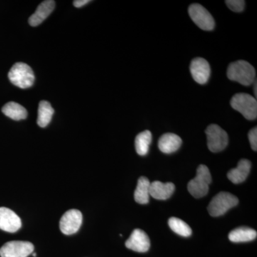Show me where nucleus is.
I'll list each match as a JSON object with an SVG mask.
<instances>
[{
  "label": "nucleus",
  "instance_id": "0eeeda50",
  "mask_svg": "<svg viewBox=\"0 0 257 257\" xmlns=\"http://www.w3.org/2000/svg\"><path fill=\"white\" fill-rule=\"evenodd\" d=\"M189 14L193 22L205 31H211L214 30V18L210 13L204 7L199 4H193L189 8Z\"/></svg>",
  "mask_w": 257,
  "mask_h": 257
},
{
  "label": "nucleus",
  "instance_id": "f03ea898",
  "mask_svg": "<svg viewBox=\"0 0 257 257\" xmlns=\"http://www.w3.org/2000/svg\"><path fill=\"white\" fill-rule=\"evenodd\" d=\"M211 176L207 166L201 165L197 170L195 178L189 182V192L195 198H202L207 195L211 182Z\"/></svg>",
  "mask_w": 257,
  "mask_h": 257
},
{
  "label": "nucleus",
  "instance_id": "b1692460",
  "mask_svg": "<svg viewBox=\"0 0 257 257\" xmlns=\"http://www.w3.org/2000/svg\"><path fill=\"white\" fill-rule=\"evenodd\" d=\"M248 140H249L250 145L253 151L257 150V128L254 127L250 130L248 134Z\"/></svg>",
  "mask_w": 257,
  "mask_h": 257
},
{
  "label": "nucleus",
  "instance_id": "ddd939ff",
  "mask_svg": "<svg viewBox=\"0 0 257 257\" xmlns=\"http://www.w3.org/2000/svg\"><path fill=\"white\" fill-rule=\"evenodd\" d=\"M175 190V184L172 182L163 183L160 181H155L150 184V197L157 200H167L173 194Z\"/></svg>",
  "mask_w": 257,
  "mask_h": 257
},
{
  "label": "nucleus",
  "instance_id": "9b49d317",
  "mask_svg": "<svg viewBox=\"0 0 257 257\" xmlns=\"http://www.w3.org/2000/svg\"><path fill=\"white\" fill-rule=\"evenodd\" d=\"M125 245L126 248L137 252H147L150 248V240L145 231L137 229L134 230Z\"/></svg>",
  "mask_w": 257,
  "mask_h": 257
},
{
  "label": "nucleus",
  "instance_id": "dca6fc26",
  "mask_svg": "<svg viewBox=\"0 0 257 257\" xmlns=\"http://www.w3.org/2000/svg\"><path fill=\"white\" fill-rule=\"evenodd\" d=\"M251 170V162L247 160H240L236 168L228 172V179L234 184L242 183L247 178Z\"/></svg>",
  "mask_w": 257,
  "mask_h": 257
},
{
  "label": "nucleus",
  "instance_id": "a878e982",
  "mask_svg": "<svg viewBox=\"0 0 257 257\" xmlns=\"http://www.w3.org/2000/svg\"><path fill=\"white\" fill-rule=\"evenodd\" d=\"M253 84H254V87H253V92H254V95L255 97H256L257 96V83L256 81L255 80L254 82H253Z\"/></svg>",
  "mask_w": 257,
  "mask_h": 257
},
{
  "label": "nucleus",
  "instance_id": "9d476101",
  "mask_svg": "<svg viewBox=\"0 0 257 257\" xmlns=\"http://www.w3.org/2000/svg\"><path fill=\"white\" fill-rule=\"evenodd\" d=\"M20 216L10 209L0 207V229L6 232L15 233L21 228Z\"/></svg>",
  "mask_w": 257,
  "mask_h": 257
},
{
  "label": "nucleus",
  "instance_id": "a211bd4d",
  "mask_svg": "<svg viewBox=\"0 0 257 257\" xmlns=\"http://www.w3.org/2000/svg\"><path fill=\"white\" fill-rule=\"evenodd\" d=\"M150 184L151 182L147 177H142L139 179L138 186L134 194L135 201L138 204H146L150 202Z\"/></svg>",
  "mask_w": 257,
  "mask_h": 257
},
{
  "label": "nucleus",
  "instance_id": "412c9836",
  "mask_svg": "<svg viewBox=\"0 0 257 257\" xmlns=\"http://www.w3.org/2000/svg\"><path fill=\"white\" fill-rule=\"evenodd\" d=\"M152 133L149 130L139 134L135 139V148L139 155L145 156L150 150L152 143Z\"/></svg>",
  "mask_w": 257,
  "mask_h": 257
},
{
  "label": "nucleus",
  "instance_id": "aec40b11",
  "mask_svg": "<svg viewBox=\"0 0 257 257\" xmlns=\"http://www.w3.org/2000/svg\"><path fill=\"white\" fill-rule=\"evenodd\" d=\"M54 112L55 111L49 101H40L39 104L38 117H37V124L39 126L44 128L50 124Z\"/></svg>",
  "mask_w": 257,
  "mask_h": 257
},
{
  "label": "nucleus",
  "instance_id": "f257e3e1",
  "mask_svg": "<svg viewBox=\"0 0 257 257\" xmlns=\"http://www.w3.org/2000/svg\"><path fill=\"white\" fill-rule=\"evenodd\" d=\"M227 77L230 80L237 82L242 85H251L256 80V71L246 61H236L229 64Z\"/></svg>",
  "mask_w": 257,
  "mask_h": 257
},
{
  "label": "nucleus",
  "instance_id": "423d86ee",
  "mask_svg": "<svg viewBox=\"0 0 257 257\" xmlns=\"http://www.w3.org/2000/svg\"><path fill=\"white\" fill-rule=\"evenodd\" d=\"M207 146L211 152L223 151L229 143L227 133L216 124H211L206 130Z\"/></svg>",
  "mask_w": 257,
  "mask_h": 257
},
{
  "label": "nucleus",
  "instance_id": "393cba45",
  "mask_svg": "<svg viewBox=\"0 0 257 257\" xmlns=\"http://www.w3.org/2000/svg\"><path fill=\"white\" fill-rule=\"evenodd\" d=\"M89 2H90L89 0H76V1H74L73 4L75 8H80L88 4Z\"/></svg>",
  "mask_w": 257,
  "mask_h": 257
},
{
  "label": "nucleus",
  "instance_id": "39448f33",
  "mask_svg": "<svg viewBox=\"0 0 257 257\" xmlns=\"http://www.w3.org/2000/svg\"><path fill=\"white\" fill-rule=\"evenodd\" d=\"M239 204V199L229 192H221L213 198L208 206V211L211 216L217 217L224 214L231 208Z\"/></svg>",
  "mask_w": 257,
  "mask_h": 257
},
{
  "label": "nucleus",
  "instance_id": "20e7f679",
  "mask_svg": "<svg viewBox=\"0 0 257 257\" xmlns=\"http://www.w3.org/2000/svg\"><path fill=\"white\" fill-rule=\"evenodd\" d=\"M230 104L233 109L241 113L246 119H256V99L250 94L246 93L236 94L231 98Z\"/></svg>",
  "mask_w": 257,
  "mask_h": 257
},
{
  "label": "nucleus",
  "instance_id": "bb28decb",
  "mask_svg": "<svg viewBox=\"0 0 257 257\" xmlns=\"http://www.w3.org/2000/svg\"><path fill=\"white\" fill-rule=\"evenodd\" d=\"M37 256L36 253H33V256H34V257H35V256Z\"/></svg>",
  "mask_w": 257,
  "mask_h": 257
},
{
  "label": "nucleus",
  "instance_id": "1a4fd4ad",
  "mask_svg": "<svg viewBox=\"0 0 257 257\" xmlns=\"http://www.w3.org/2000/svg\"><path fill=\"white\" fill-rule=\"evenodd\" d=\"M82 224V212L77 209H70L64 213L61 218L60 230L64 234H74L79 231Z\"/></svg>",
  "mask_w": 257,
  "mask_h": 257
},
{
  "label": "nucleus",
  "instance_id": "6e6552de",
  "mask_svg": "<svg viewBox=\"0 0 257 257\" xmlns=\"http://www.w3.org/2000/svg\"><path fill=\"white\" fill-rule=\"evenodd\" d=\"M34 245L29 241H12L0 248L1 257H28L34 251Z\"/></svg>",
  "mask_w": 257,
  "mask_h": 257
},
{
  "label": "nucleus",
  "instance_id": "5701e85b",
  "mask_svg": "<svg viewBox=\"0 0 257 257\" xmlns=\"http://www.w3.org/2000/svg\"><path fill=\"white\" fill-rule=\"evenodd\" d=\"M225 3L228 8L235 13H240L244 9L245 2L243 0H227Z\"/></svg>",
  "mask_w": 257,
  "mask_h": 257
},
{
  "label": "nucleus",
  "instance_id": "4468645a",
  "mask_svg": "<svg viewBox=\"0 0 257 257\" xmlns=\"http://www.w3.org/2000/svg\"><path fill=\"white\" fill-rule=\"evenodd\" d=\"M55 2L46 0L39 5L35 13L29 18V24L32 27H37L46 20L55 9Z\"/></svg>",
  "mask_w": 257,
  "mask_h": 257
},
{
  "label": "nucleus",
  "instance_id": "6ab92c4d",
  "mask_svg": "<svg viewBox=\"0 0 257 257\" xmlns=\"http://www.w3.org/2000/svg\"><path fill=\"white\" fill-rule=\"evenodd\" d=\"M3 114L10 117V119L19 120L26 119L28 116V111L24 106L18 103L10 101L5 104L2 109Z\"/></svg>",
  "mask_w": 257,
  "mask_h": 257
},
{
  "label": "nucleus",
  "instance_id": "f8f14e48",
  "mask_svg": "<svg viewBox=\"0 0 257 257\" xmlns=\"http://www.w3.org/2000/svg\"><path fill=\"white\" fill-rule=\"evenodd\" d=\"M190 72L196 82L204 84L208 82L210 77V66L207 60L198 57L191 62Z\"/></svg>",
  "mask_w": 257,
  "mask_h": 257
},
{
  "label": "nucleus",
  "instance_id": "4be33fe9",
  "mask_svg": "<svg viewBox=\"0 0 257 257\" xmlns=\"http://www.w3.org/2000/svg\"><path fill=\"white\" fill-rule=\"evenodd\" d=\"M168 224L171 229L176 234L184 236V237H188L192 235V230L190 226L182 219L172 217L169 219Z\"/></svg>",
  "mask_w": 257,
  "mask_h": 257
},
{
  "label": "nucleus",
  "instance_id": "f3484780",
  "mask_svg": "<svg viewBox=\"0 0 257 257\" xmlns=\"http://www.w3.org/2000/svg\"><path fill=\"white\" fill-rule=\"evenodd\" d=\"M256 236L257 233L254 229L246 226H241L232 230L229 233V239L234 243L247 242L256 239Z\"/></svg>",
  "mask_w": 257,
  "mask_h": 257
},
{
  "label": "nucleus",
  "instance_id": "7ed1b4c3",
  "mask_svg": "<svg viewBox=\"0 0 257 257\" xmlns=\"http://www.w3.org/2000/svg\"><path fill=\"white\" fill-rule=\"evenodd\" d=\"M8 77L10 82L21 89L31 87L35 82V74L28 64L18 62L10 69Z\"/></svg>",
  "mask_w": 257,
  "mask_h": 257
},
{
  "label": "nucleus",
  "instance_id": "2eb2a0df",
  "mask_svg": "<svg viewBox=\"0 0 257 257\" xmlns=\"http://www.w3.org/2000/svg\"><path fill=\"white\" fill-rule=\"evenodd\" d=\"M182 139L175 134L167 133L162 135L159 140L158 147L160 151L165 154L177 152L182 145Z\"/></svg>",
  "mask_w": 257,
  "mask_h": 257
}]
</instances>
